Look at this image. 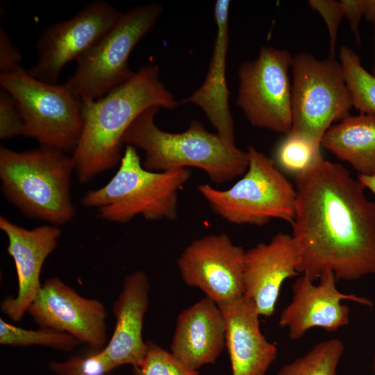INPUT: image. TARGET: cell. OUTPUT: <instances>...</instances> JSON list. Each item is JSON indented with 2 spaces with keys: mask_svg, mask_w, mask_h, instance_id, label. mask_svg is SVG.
<instances>
[{
  "mask_svg": "<svg viewBox=\"0 0 375 375\" xmlns=\"http://www.w3.org/2000/svg\"><path fill=\"white\" fill-rule=\"evenodd\" d=\"M344 351V345L338 338L319 342L304 355L283 365L276 375H337Z\"/></svg>",
  "mask_w": 375,
  "mask_h": 375,
  "instance_id": "23",
  "label": "cell"
},
{
  "mask_svg": "<svg viewBox=\"0 0 375 375\" xmlns=\"http://www.w3.org/2000/svg\"><path fill=\"white\" fill-rule=\"evenodd\" d=\"M245 250L224 233L194 240L176 260L183 282L217 305L244 295Z\"/></svg>",
  "mask_w": 375,
  "mask_h": 375,
  "instance_id": "12",
  "label": "cell"
},
{
  "mask_svg": "<svg viewBox=\"0 0 375 375\" xmlns=\"http://www.w3.org/2000/svg\"><path fill=\"white\" fill-rule=\"evenodd\" d=\"M81 342L74 336L58 330L41 328L29 330L12 325L0 318V344L13 347L41 345L70 351Z\"/></svg>",
  "mask_w": 375,
  "mask_h": 375,
  "instance_id": "25",
  "label": "cell"
},
{
  "mask_svg": "<svg viewBox=\"0 0 375 375\" xmlns=\"http://www.w3.org/2000/svg\"><path fill=\"white\" fill-rule=\"evenodd\" d=\"M218 306L225 319L232 375H265L278 349L262 335L254 303L243 295Z\"/></svg>",
  "mask_w": 375,
  "mask_h": 375,
  "instance_id": "18",
  "label": "cell"
},
{
  "mask_svg": "<svg viewBox=\"0 0 375 375\" xmlns=\"http://www.w3.org/2000/svg\"><path fill=\"white\" fill-rule=\"evenodd\" d=\"M344 16L347 18L350 24V28L354 35L357 42H360L359 34V24L362 16H363L362 0H342L341 1Z\"/></svg>",
  "mask_w": 375,
  "mask_h": 375,
  "instance_id": "31",
  "label": "cell"
},
{
  "mask_svg": "<svg viewBox=\"0 0 375 375\" xmlns=\"http://www.w3.org/2000/svg\"><path fill=\"white\" fill-rule=\"evenodd\" d=\"M23 119L12 96L0 88V138L2 140L22 135Z\"/></svg>",
  "mask_w": 375,
  "mask_h": 375,
  "instance_id": "28",
  "label": "cell"
},
{
  "mask_svg": "<svg viewBox=\"0 0 375 375\" xmlns=\"http://www.w3.org/2000/svg\"><path fill=\"white\" fill-rule=\"evenodd\" d=\"M374 61H373V66H372V74L375 76V27H374Z\"/></svg>",
  "mask_w": 375,
  "mask_h": 375,
  "instance_id": "34",
  "label": "cell"
},
{
  "mask_svg": "<svg viewBox=\"0 0 375 375\" xmlns=\"http://www.w3.org/2000/svg\"><path fill=\"white\" fill-rule=\"evenodd\" d=\"M49 368L56 375H106L111 372L101 350L72 356L64 362L52 361Z\"/></svg>",
  "mask_w": 375,
  "mask_h": 375,
  "instance_id": "27",
  "label": "cell"
},
{
  "mask_svg": "<svg viewBox=\"0 0 375 375\" xmlns=\"http://www.w3.org/2000/svg\"><path fill=\"white\" fill-rule=\"evenodd\" d=\"M188 168L167 172L146 169L135 148L126 145L119 167L109 182L81 198L88 208H98L103 220L126 223L140 215L148 221H175L178 191L189 181Z\"/></svg>",
  "mask_w": 375,
  "mask_h": 375,
  "instance_id": "5",
  "label": "cell"
},
{
  "mask_svg": "<svg viewBox=\"0 0 375 375\" xmlns=\"http://www.w3.org/2000/svg\"><path fill=\"white\" fill-rule=\"evenodd\" d=\"M294 181L298 272L314 282L327 272L347 281L375 274V202L364 185L324 158Z\"/></svg>",
  "mask_w": 375,
  "mask_h": 375,
  "instance_id": "1",
  "label": "cell"
},
{
  "mask_svg": "<svg viewBox=\"0 0 375 375\" xmlns=\"http://www.w3.org/2000/svg\"><path fill=\"white\" fill-rule=\"evenodd\" d=\"M319 280L315 285L307 276L301 274L292 285V301L282 310L278 321L281 327L288 329L292 340L301 339L313 328L334 332L347 325L350 310L342 303L343 300L373 306L367 298L340 292L331 272L324 273Z\"/></svg>",
  "mask_w": 375,
  "mask_h": 375,
  "instance_id": "14",
  "label": "cell"
},
{
  "mask_svg": "<svg viewBox=\"0 0 375 375\" xmlns=\"http://www.w3.org/2000/svg\"><path fill=\"white\" fill-rule=\"evenodd\" d=\"M340 62L353 107L360 113L375 115V76L363 67L360 57L347 46L340 48Z\"/></svg>",
  "mask_w": 375,
  "mask_h": 375,
  "instance_id": "24",
  "label": "cell"
},
{
  "mask_svg": "<svg viewBox=\"0 0 375 375\" xmlns=\"http://www.w3.org/2000/svg\"><path fill=\"white\" fill-rule=\"evenodd\" d=\"M292 58L286 50L262 47L256 59L240 65L236 103L253 126L285 134L290 131Z\"/></svg>",
  "mask_w": 375,
  "mask_h": 375,
  "instance_id": "10",
  "label": "cell"
},
{
  "mask_svg": "<svg viewBox=\"0 0 375 375\" xmlns=\"http://www.w3.org/2000/svg\"><path fill=\"white\" fill-rule=\"evenodd\" d=\"M178 104L153 65L143 66L100 98L81 100L83 128L72 155L79 183H87L120 163L122 138L144 110L153 106L174 109Z\"/></svg>",
  "mask_w": 375,
  "mask_h": 375,
  "instance_id": "2",
  "label": "cell"
},
{
  "mask_svg": "<svg viewBox=\"0 0 375 375\" xmlns=\"http://www.w3.org/2000/svg\"><path fill=\"white\" fill-rule=\"evenodd\" d=\"M122 14L108 2L95 0L87 3L72 17L48 26L36 44L38 61L28 73L41 81L57 84L63 67L85 55Z\"/></svg>",
  "mask_w": 375,
  "mask_h": 375,
  "instance_id": "11",
  "label": "cell"
},
{
  "mask_svg": "<svg viewBox=\"0 0 375 375\" xmlns=\"http://www.w3.org/2000/svg\"><path fill=\"white\" fill-rule=\"evenodd\" d=\"M321 146L349 163L358 175H375V115H349L325 133Z\"/></svg>",
  "mask_w": 375,
  "mask_h": 375,
  "instance_id": "21",
  "label": "cell"
},
{
  "mask_svg": "<svg viewBox=\"0 0 375 375\" xmlns=\"http://www.w3.org/2000/svg\"><path fill=\"white\" fill-rule=\"evenodd\" d=\"M299 251L292 235L278 233L268 242L245 251L244 296L251 300L260 316L273 315L284 281L298 272Z\"/></svg>",
  "mask_w": 375,
  "mask_h": 375,
  "instance_id": "16",
  "label": "cell"
},
{
  "mask_svg": "<svg viewBox=\"0 0 375 375\" xmlns=\"http://www.w3.org/2000/svg\"><path fill=\"white\" fill-rule=\"evenodd\" d=\"M230 1L218 0L214 7L216 35L208 69L203 84L181 104L192 103L205 113L217 134L230 146H235L234 122L229 107L226 81Z\"/></svg>",
  "mask_w": 375,
  "mask_h": 375,
  "instance_id": "19",
  "label": "cell"
},
{
  "mask_svg": "<svg viewBox=\"0 0 375 375\" xmlns=\"http://www.w3.org/2000/svg\"><path fill=\"white\" fill-rule=\"evenodd\" d=\"M1 87L15 99L22 119V135L42 147L74 151L81 135V101L65 83L38 80L21 66L0 74Z\"/></svg>",
  "mask_w": 375,
  "mask_h": 375,
  "instance_id": "7",
  "label": "cell"
},
{
  "mask_svg": "<svg viewBox=\"0 0 375 375\" xmlns=\"http://www.w3.org/2000/svg\"><path fill=\"white\" fill-rule=\"evenodd\" d=\"M363 16L375 27V0H362Z\"/></svg>",
  "mask_w": 375,
  "mask_h": 375,
  "instance_id": "32",
  "label": "cell"
},
{
  "mask_svg": "<svg viewBox=\"0 0 375 375\" xmlns=\"http://www.w3.org/2000/svg\"><path fill=\"white\" fill-rule=\"evenodd\" d=\"M0 228L8 238L7 252L14 260L18 283L17 296L3 299L1 310L12 321L19 322L41 290L44 262L57 247L62 232L53 225L27 229L3 216L0 217Z\"/></svg>",
  "mask_w": 375,
  "mask_h": 375,
  "instance_id": "15",
  "label": "cell"
},
{
  "mask_svg": "<svg viewBox=\"0 0 375 375\" xmlns=\"http://www.w3.org/2000/svg\"><path fill=\"white\" fill-rule=\"evenodd\" d=\"M372 369H373L374 373L375 374V351H374V353L373 356Z\"/></svg>",
  "mask_w": 375,
  "mask_h": 375,
  "instance_id": "35",
  "label": "cell"
},
{
  "mask_svg": "<svg viewBox=\"0 0 375 375\" xmlns=\"http://www.w3.org/2000/svg\"><path fill=\"white\" fill-rule=\"evenodd\" d=\"M74 171L72 156L55 149L18 152L0 147L3 194L24 215L50 225L64 226L76 215L70 192Z\"/></svg>",
  "mask_w": 375,
  "mask_h": 375,
  "instance_id": "4",
  "label": "cell"
},
{
  "mask_svg": "<svg viewBox=\"0 0 375 375\" xmlns=\"http://www.w3.org/2000/svg\"><path fill=\"white\" fill-rule=\"evenodd\" d=\"M320 147V143L290 131L276 145L273 160L280 171L295 177L323 158Z\"/></svg>",
  "mask_w": 375,
  "mask_h": 375,
  "instance_id": "22",
  "label": "cell"
},
{
  "mask_svg": "<svg viewBox=\"0 0 375 375\" xmlns=\"http://www.w3.org/2000/svg\"><path fill=\"white\" fill-rule=\"evenodd\" d=\"M247 171L230 188L208 184L198 191L214 213L235 224L260 226L278 219L292 224L295 217L297 192L271 159L253 147L247 150Z\"/></svg>",
  "mask_w": 375,
  "mask_h": 375,
  "instance_id": "6",
  "label": "cell"
},
{
  "mask_svg": "<svg viewBox=\"0 0 375 375\" xmlns=\"http://www.w3.org/2000/svg\"><path fill=\"white\" fill-rule=\"evenodd\" d=\"M226 347V323L218 305L205 297L183 310L176 319L170 352L198 370L214 364Z\"/></svg>",
  "mask_w": 375,
  "mask_h": 375,
  "instance_id": "20",
  "label": "cell"
},
{
  "mask_svg": "<svg viewBox=\"0 0 375 375\" xmlns=\"http://www.w3.org/2000/svg\"><path fill=\"white\" fill-rule=\"evenodd\" d=\"M147 355L142 362L133 367L134 375H201L176 358L168 351L149 341Z\"/></svg>",
  "mask_w": 375,
  "mask_h": 375,
  "instance_id": "26",
  "label": "cell"
},
{
  "mask_svg": "<svg viewBox=\"0 0 375 375\" xmlns=\"http://www.w3.org/2000/svg\"><path fill=\"white\" fill-rule=\"evenodd\" d=\"M22 56L4 28L0 26V72L6 74L20 67Z\"/></svg>",
  "mask_w": 375,
  "mask_h": 375,
  "instance_id": "30",
  "label": "cell"
},
{
  "mask_svg": "<svg viewBox=\"0 0 375 375\" xmlns=\"http://www.w3.org/2000/svg\"><path fill=\"white\" fill-rule=\"evenodd\" d=\"M27 312L41 328L67 333L94 351L104 348V305L96 299L82 297L57 277L45 281Z\"/></svg>",
  "mask_w": 375,
  "mask_h": 375,
  "instance_id": "13",
  "label": "cell"
},
{
  "mask_svg": "<svg viewBox=\"0 0 375 375\" xmlns=\"http://www.w3.org/2000/svg\"><path fill=\"white\" fill-rule=\"evenodd\" d=\"M290 131L321 144L334 122L349 115L353 107L342 65L335 57L318 59L307 53L292 58Z\"/></svg>",
  "mask_w": 375,
  "mask_h": 375,
  "instance_id": "9",
  "label": "cell"
},
{
  "mask_svg": "<svg viewBox=\"0 0 375 375\" xmlns=\"http://www.w3.org/2000/svg\"><path fill=\"white\" fill-rule=\"evenodd\" d=\"M160 107L153 106L140 113L122 138V143L144 152L143 167L153 172L196 167L206 173L215 184L231 181L247 171V151L230 146L217 134L192 120L181 133L161 130L155 123Z\"/></svg>",
  "mask_w": 375,
  "mask_h": 375,
  "instance_id": "3",
  "label": "cell"
},
{
  "mask_svg": "<svg viewBox=\"0 0 375 375\" xmlns=\"http://www.w3.org/2000/svg\"><path fill=\"white\" fill-rule=\"evenodd\" d=\"M162 7L151 3L122 12L118 22L76 62L66 85L81 101L97 99L128 81L129 56L153 28Z\"/></svg>",
  "mask_w": 375,
  "mask_h": 375,
  "instance_id": "8",
  "label": "cell"
},
{
  "mask_svg": "<svg viewBox=\"0 0 375 375\" xmlns=\"http://www.w3.org/2000/svg\"><path fill=\"white\" fill-rule=\"evenodd\" d=\"M308 5L323 17L328 28L330 40V56H335V45L339 25L344 16L341 1L310 0Z\"/></svg>",
  "mask_w": 375,
  "mask_h": 375,
  "instance_id": "29",
  "label": "cell"
},
{
  "mask_svg": "<svg viewBox=\"0 0 375 375\" xmlns=\"http://www.w3.org/2000/svg\"><path fill=\"white\" fill-rule=\"evenodd\" d=\"M358 180L364 185L365 188L369 189L375 195V175H358Z\"/></svg>",
  "mask_w": 375,
  "mask_h": 375,
  "instance_id": "33",
  "label": "cell"
},
{
  "mask_svg": "<svg viewBox=\"0 0 375 375\" xmlns=\"http://www.w3.org/2000/svg\"><path fill=\"white\" fill-rule=\"evenodd\" d=\"M149 281L142 271L124 278L123 289L112 306L116 324L108 343L101 351L110 371L124 365H140L148 350L142 337L149 307Z\"/></svg>",
  "mask_w": 375,
  "mask_h": 375,
  "instance_id": "17",
  "label": "cell"
}]
</instances>
